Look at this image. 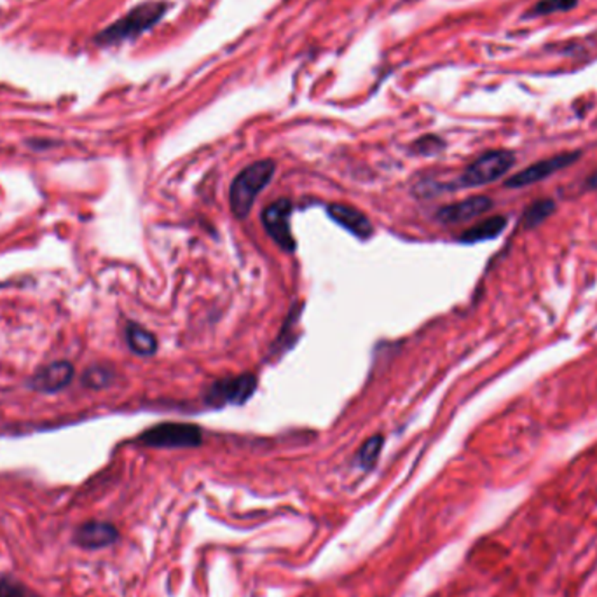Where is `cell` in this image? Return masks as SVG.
Returning a JSON list of instances; mask_svg holds the SVG:
<instances>
[{
    "instance_id": "obj_1",
    "label": "cell",
    "mask_w": 597,
    "mask_h": 597,
    "mask_svg": "<svg viewBox=\"0 0 597 597\" xmlns=\"http://www.w3.org/2000/svg\"><path fill=\"white\" fill-rule=\"evenodd\" d=\"M275 170H276L275 161L264 159V161H257L254 165H250L249 168H245L234 178V182L231 185V193H229L231 210H232L234 217H238V219L249 217V213L254 206V201L264 191L267 182L273 178Z\"/></svg>"
},
{
    "instance_id": "obj_12",
    "label": "cell",
    "mask_w": 597,
    "mask_h": 597,
    "mask_svg": "<svg viewBox=\"0 0 597 597\" xmlns=\"http://www.w3.org/2000/svg\"><path fill=\"white\" fill-rule=\"evenodd\" d=\"M509 224V219L505 215H494L489 217L483 222L475 224L474 228L466 229L461 236L459 241L463 243H479V241H487L498 238Z\"/></svg>"
},
{
    "instance_id": "obj_17",
    "label": "cell",
    "mask_w": 597,
    "mask_h": 597,
    "mask_svg": "<svg viewBox=\"0 0 597 597\" xmlns=\"http://www.w3.org/2000/svg\"><path fill=\"white\" fill-rule=\"evenodd\" d=\"M0 597H25V591L18 582L13 580H0Z\"/></svg>"
},
{
    "instance_id": "obj_10",
    "label": "cell",
    "mask_w": 597,
    "mask_h": 597,
    "mask_svg": "<svg viewBox=\"0 0 597 597\" xmlns=\"http://www.w3.org/2000/svg\"><path fill=\"white\" fill-rule=\"evenodd\" d=\"M329 215L334 222H338L341 228L349 231L360 240H367L372 234V224L369 219L357 208L348 206V204H329Z\"/></svg>"
},
{
    "instance_id": "obj_15",
    "label": "cell",
    "mask_w": 597,
    "mask_h": 597,
    "mask_svg": "<svg viewBox=\"0 0 597 597\" xmlns=\"http://www.w3.org/2000/svg\"><path fill=\"white\" fill-rule=\"evenodd\" d=\"M580 0H540L537 2L524 18H540V16H548L556 13H569L578 5Z\"/></svg>"
},
{
    "instance_id": "obj_3",
    "label": "cell",
    "mask_w": 597,
    "mask_h": 597,
    "mask_svg": "<svg viewBox=\"0 0 597 597\" xmlns=\"http://www.w3.org/2000/svg\"><path fill=\"white\" fill-rule=\"evenodd\" d=\"M163 14V5L159 4H143L140 7L133 9L122 20H119L113 27L102 32L96 39L100 44H115L122 42L124 39H133L140 35L143 30L152 27L159 16Z\"/></svg>"
},
{
    "instance_id": "obj_6",
    "label": "cell",
    "mask_w": 597,
    "mask_h": 597,
    "mask_svg": "<svg viewBox=\"0 0 597 597\" xmlns=\"http://www.w3.org/2000/svg\"><path fill=\"white\" fill-rule=\"evenodd\" d=\"M290 219H292V203L288 199H278L276 203L266 206L262 212L264 228L273 238V241L285 252L295 250V240L290 228Z\"/></svg>"
},
{
    "instance_id": "obj_16",
    "label": "cell",
    "mask_w": 597,
    "mask_h": 597,
    "mask_svg": "<svg viewBox=\"0 0 597 597\" xmlns=\"http://www.w3.org/2000/svg\"><path fill=\"white\" fill-rule=\"evenodd\" d=\"M383 437L381 435H374L370 437L369 440L362 446V449L358 451V465L366 470H369L374 466V463L377 461L381 448H383Z\"/></svg>"
},
{
    "instance_id": "obj_8",
    "label": "cell",
    "mask_w": 597,
    "mask_h": 597,
    "mask_svg": "<svg viewBox=\"0 0 597 597\" xmlns=\"http://www.w3.org/2000/svg\"><path fill=\"white\" fill-rule=\"evenodd\" d=\"M493 206H494L493 199L487 198V196H474V198L463 199L459 203H453V204L440 208L437 213V219L442 224H461V222H468L472 219L481 217L489 210H493Z\"/></svg>"
},
{
    "instance_id": "obj_7",
    "label": "cell",
    "mask_w": 597,
    "mask_h": 597,
    "mask_svg": "<svg viewBox=\"0 0 597 597\" xmlns=\"http://www.w3.org/2000/svg\"><path fill=\"white\" fill-rule=\"evenodd\" d=\"M257 388L256 375L243 374L236 377H228L217 381L210 392L206 393V400L210 405H226V403H245L254 395Z\"/></svg>"
},
{
    "instance_id": "obj_14",
    "label": "cell",
    "mask_w": 597,
    "mask_h": 597,
    "mask_svg": "<svg viewBox=\"0 0 597 597\" xmlns=\"http://www.w3.org/2000/svg\"><path fill=\"white\" fill-rule=\"evenodd\" d=\"M557 204L552 199H537L535 203H531L522 215V226L526 229L538 228L543 224L554 212H556Z\"/></svg>"
},
{
    "instance_id": "obj_11",
    "label": "cell",
    "mask_w": 597,
    "mask_h": 597,
    "mask_svg": "<svg viewBox=\"0 0 597 597\" xmlns=\"http://www.w3.org/2000/svg\"><path fill=\"white\" fill-rule=\"evenodd\" d=\"M72 377H74V367L68 362H55L44 367L33 377V386L41 392L53 393L65 388L72 381Z\"/></svg>"
},
{
    "instance_id": "obj_2",
    "label": "cell",
    "mask_w": 597,
    "mask_h": 597,
    "mask_svg": "<svg viewBox=\"0 0 597 597\" xmlns=\"http://www.w3.org/2000/svg\"><path fill=\"white\" fill-rule=\"evenodd\" d=\"M515 163V156L511 150H489L477 158L463 173L459 185L479 187L500 180L509 173Z\"/></svg>"
},
{
    "instance_id": "obj_9",
    "label": "cell",
    "mask_w": 597,
    "mask_h": 597,
    "mask_svg": "<svg viewBox=\"0 0 597 597\" xmlns=\"http://www.w3.org/2000/svg\"><path fill=\"white\" fill-rule=\"evenodd\" d=\"M119 538V531L114 524L104 522V520H89L83 526L77 528L74 541L76 545L87 548V550H98L113 545Z\"/></svg>"
},
{
    "instance_id": "obj_13",
    "label": "cell",
    "mask_w": 597,
    "mask_h": 597,
    "mask_svg": "<svg viewBox=\"0 0 597 597\" xmlns=\"http://www.w3.org/2000/svg\"><path fill=\"white\" fill-rule=\"evenodd\" d=\"M126 341L137 355H142V357H149V355L156 353V349H158L156 338L149 330H145L140 325H135V323L128 325Z\"/></svg>"
},
{
    "instance_id": "obj_5",
    "label": "cell",
    "mask_w": 597,
    "mask_h": 597,
    "mask_svg": "<svg viewBox=\"0 0 597 597\" xmlns=\"http://www.w3.org/2000/svg\"><path fill=\"white\" fill-rule=\"evenodd\" d=\"M580 156H582L580 150H571V152H561V154H556L552 158L537 161V163L529 165L528 168L512 175L505 182V187L507 189H522V187H529L533 184H538L541 180H547L548 176H552L554 173L566 170L568 167L574 165L580 159Z\"/></svg>"
},
{
    "instance_id": "obj_4",
    "label": "cell",
    "mask_w": 597,
    "mask_h": 597,
    "mask_svg": "<svg viewBox=\"0 0 597 597\" xmlns=\"http://www.w3.org/2000/svg\"><path fill=\"white\" fill-rule=\"evenodd\" d=\"M201 440V430L189 423H163L147 430L140 437V442L145 446L163 449L198 448Z\"/></svg>"
}]
</instances>
